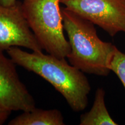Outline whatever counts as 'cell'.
Masks as SVG:
<instances>
[{
  "instance_id": "obj_4",
  "label": "cell",
  "mask_w": 125,
  "mask_h": 125,
  "mask_svg": "<svg viewBox=\"0 0 125 125\" xmlns=\"http://www.w3.org/2000/svg\"><path fill=\"white\" fill-rule=\"evenodd\" d=\"M60 2L111 37L125 33V0H61Z\"/></svg>"
},
{
  "instance_id": "obj_6",
  "label": "cell",
  "mask_w": 125,
  "mask_h": 125,
  "mask_svg": "<svg viewBox=\"0 0 125 125\" xmlns=\"http://www.w3.org/2000/svg\"><path fill=\"white\" fill-rule=\"evenodd\" d=\"M16 64L0 51V108L27 111L35 107V101L20 79Z\"/></svg>"
},
{
  "instance_id": "obj_3",
  "label": "cell",
  "mask_w": 125,
  "mask_h": 125,
  "mask_svg": "<svg viewBox=\"0 0 125 125\" xmlns=\"http://www.w3.org/2000/svg\"><path fill=\"white\" fill-rule=\"evenodd\" d=\"M61 0H23L24 17L43 49L59 58H67L71 48L64 33Z\"/></svg>"
},
{
  "instance_id": "obj_1",
  "label": "cell",
  "mask_w": 125,
  "mask_h": 125,
  "mask_svg": "<svg viewBox=\"0 0 125 125\" xmlns=\"http://www.w3.org/2000/svg\"><path fill=\"white\" fill-rule=\"evenodd\" d=\"M6 52L16 64L51 83L73 111L80 112L86 108L91 90L90 83L84 73L68 63L65 58L42 52L29 53L17 46Z\"/></svg>"
},
{
  "instance_id": "obj_10",
  "label": "cell",
  "mask_w": 125,
  "mask_h": 125,
  "mask_svg": "<svg viewBox=\"0 0 125 125\" xmlns=\"http://www.w3.org/2000/svg\"><path fill=\"white\" fill-rule=\"evenodd\" d=\"M10 114H11L10 112L0 108V125H3L7 121Z\"/></svg>"
},
{
  "instance_id": "obj_8",
  "label": "cell",
  "mask_w": 125,
  "mask_h": 125,
  "mask_svg": "<svg viewBox=\"0 0 125 125\" xmlns=\"http://www.w3.org/2000/svg\"><path fill=\"white\" fill-rule=\"evenodd\" d=\"M105 91L98 88L95 93L94 100L89 111L81 116V125H117L111 116L105 103Z\"/></svg>"
},
{
  "instance_id": "obj_2",
  "label": "cell",
  "mask_w": 125,
  "mask_h": 125,
  "mask_svg": "<svg viewBox=\"0 0 125 125\" xmlns=\"http://www.w3.org/2000/svg\"><path fill=\"white\" fill-rule=\"evenodd\" d=\"M64 30L71 51L69 62L83 73L106 76L110 73L112 59L117 49L98 37L95 25L66 8H62Z\"/></svg>"
},
{
  "instance_id": "obj_11",
  "label": "cell",
  "mask_w": 125,
  "mask_h": 125,
  "mask_svg": "<svg viewBox=\"0 0 125 125\" xmlns=\"http://www.w3.org/2000/svg\"><path fill=\"white\" fill-rule=\"evenodd\" d=\"M18 1V0H0V4L6 7H10L15 5Z\"/></svg>"
},
{
  "instance_id": "obj_9",
  "label": "cell",
  "mask_w": 125,
  "mask_h": 125,
  "mask_svg": "<svg viewBox=\"0 0 125 125\" xmlns=\"http://www.w3.org/2000/svg\"><path fill=\"white\" fill-rule=\"evenodd\" d=\"M110 70L116 75L125 89V53L118 48L111 62Z\"/></svg>"
},
{
  "instance_id": "obj_5",
  "label": "cell",
  "mask_w": 125,
  "mask_h": 125,
  "mask_svg": "<svg viewBox=\"0 0 125 125\" xmlns=\"http://www.w3.org/2000/svg\"><path fill=\"white\" fill-rule=\"evenodd\" d=\"M13 46L35 52L43 51L24 17L19 1L10 7L0 4V51Z\"/></svg>"
},
{
  "instance_id": "obj_7",
  "label": "cell",
  "mask_w": 125,
  "mask_h": 125,
  "mask_svg": "<svg viewBox=\"0 0 125 125\" xmlns=\"http://www.w3.org/2000/svg\"><path fill=\"white\" fill-rule=\"evenodd\" d=\"M62 112L58 109L34 108L23 111L8 123V125H64Z\"/></svg>"
}]
</instances>
